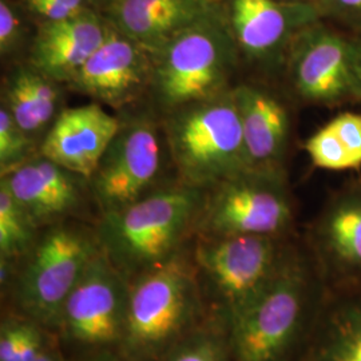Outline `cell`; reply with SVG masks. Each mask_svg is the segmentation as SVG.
<instances>
[{
    "label": "cell",
    "instance_id": "35",
    "mask_svg": "<svg viewBox=\"0 0 361 361\" xmlns=\"http://www.w3.org/2000/svg\"><path fill=\"white\" fill-rule=\"evenodd\" d=\"M90 3L92 4V3H94V0H90Z\"/></svg>",
    "mask_w": 361,
    "mask_h": 361
},
{
    "label": "cell",
    "instance_id": "14",
    "mask_svg": "<svg viewBox=\"0 0 361 361\" xmlns=\"http://www.w3.org/2000/svg\"><path fill=\"white\" fill-rule=\"evenodd\" d=\"M152 75V54L109 23L101 47L66 87L104 107L121 110L149 94Z\"/></svg>",
    "mask_w": 361,
    "mask_h": 361
},
{
    "label": "cell",
    "instance_id": "4",
    "mask_svg": "<svg viewBox=\"0 0 361 361\" xmlns=\"http://www.w3.org/2000/svg\"><path fill=\"white\" fill-rule=\"evenodd\" d=\"M150 54L149 95L162 116L231 90L241 63L221 4Z\"/></svg>",
    "mask_w": 361,
    "mask_h": 361
},
{
    "label": "cell",
    "instance_id": "1",
    "mask_svg": "<svg viewBox=\"0 0 361 361\" xmlns=\"http://www.w3.org/2000/svg\"><path fill=\"white\" fill-rule=\"evenodd\" d=\"M326 289L308 250L297 246L281 271L225 325L232 361H302Z\"/></svg>",
    "mask_w": 361,
    "mask_h": 361
},
{
    "label": "cell",
    "instance_id": "32",
    "mask_svg": "<svg viewBox=\"0 0 361 361\" xmlns=\"http://www.w3.org/2000/svg\"><path fill=\"white\" fill-rule=\"evenodd\" d=\"M56 1H61L63 4L75 7V8H87L91 4L90 0H56Z\"/></svg>",
    "mask_w": 361,
    "mask_h": 361
},
{
    "label": "cell",
    "instance_id": "8",
    "mask_svg": "<svg viewBox=\"0 0 361 361\" xmlns=\"http://www.w3.org/2000/svg\"><path fill=\"white\" fill-rule=\"evenodd\" d=\"M295 205L283 169L247 168L205 190L194 237H290Z\"/></svg>",
    "mask_w": 361,
    "mask_h": 361
},
{
    "label": "cell",
    "instance_id": "16",
    "mask_svg": "<svg viewBox=\"0 0 361 361\" xmlns=\"http://www.w3.org/2000/svg\"><path fill=\"white\" fill-rule=\"evenodd\" d=\"M0 183L42 229L75 216L90 193L89 180L39 153L0 176Z\"/></svg>",
    "mask_w": 361,
    "mask_h": 361
},
{
    "label": "cell",
    "instance_id": "28",
    "mask_svg": "<svg viewBox=\"0 0 361 361\" xmlns=\"http://www.w3.org/2000/svg\"><path fill=\"white\" fill-rule=\"evenodd\" d=\"M355 168L361 166V114L343 113L328 122Z\"/></svg>",
    "mask_w": 361,
    "mask_h": 361
},
{
    "label": "cell",
    "instance_id": "33",
    "mask_svg": "<svg viewBox=\"0 0 361 361\" xmlns=\"http://www.w3.org/2000/svg\"><path fill=\"white\" fill-rule=\"evenodd\" d=\"M286 1H302V3H313V4L317 3V0H286Z\"/></svg>",
    "mask_w": 361,
    "mask_h": 361
},
{
    "label": "cell",
    "instance_id": "11",
    "mask_svg": "<svg viewBox=\"0 0 361 361\" xmlns=\"http://www.w3.org/2000/svg\"><path fill=\"white\" fill-rule=\"evenodd\" d=\"M159 169L161 142L154 121L138 116L122 122L89 180L99 213L128 207L150 193Z\"/></svg>",
    "mask_w": 361,
    "mask_h": 361
},
{
    "label": "cell",
    "instance_id": "24",
    "mask_svg": "<svg viewBox=\"0 0 361 361\" xmlns=\"http://www.w3.org/2000/svg\"><path fill=\"white\" fill-rule=\"evenodd\" d=\"M161 361H232L226 329L219 322L207 319L170 349Z\"/></svg>",
    "mask_w": 361,
    "mask_h": 361
},
{
    "label": "cell",
    "instance_id": "31",
    "mask_svg": "<svg viewBox=\"0 0 361 361\" xmlns=\"http://www.w3.org/2000/svg\"><path fill=\"white\" fill-rule=\"evenodd\" d=\"M35 361H65L62 353L59 352V348L56 345V341H52L51 344L42 352Z\"/></svg>",
    "mask_w": 361,
    "mask_h": 361
},
{
    "label": "cell",
    "instance_id": "7",
    "mask_svg": "<svg viewBox=\"0 0 361 361\" xmlns=\"http://www.w3.org/2000/svg\"><path fill=\"white\" fill-rule=\"evenodd\" d=\"M7 289L15 313L55 332L63 304L102 250L95 229L67 221L43 228Z\"/></svg>",
    "mask_w": 361,
    "mask_h": 361
},
{
    "label": "cell",
    "instance_id": "10",
    "mask_svg": "<svg viewBox=\"0 0 361 361\" xmlns=\"http://www.w3.org/2000/svg\"><path fill=\"white\" fill-rule=\"evenodd\" d=\"M129 301V280L104 252L67 297L54 335L80 356L119 350Z\"/></svg>",
    "mask_w": 361,
    "mask_h": 361
},
{
    "label": "cell",
    "instance_id": "27",
    "mask_svg": "<svg viewBox=\"0 0 361 361\" xmlns=\"http://www.w3.org/2000/svg\"><path fill=\"white\" fill-rule=\"evenodd\" d=\"M27 25L20 8L13 0H0V56L8 59L22 50Z\"/></svg>",
    "mask_w": 361,
    "mask_h": 361
},
{
    "label": "cell",
    "instance_id": "17",
    "mask_svg": "<svg viewBox=\"0 0 361 361\" xmlns=\"http://www.w3.org/2000/svg\"><path fill=\"white\" fill-rule=\"evenodd\" d=\"M109 22L92 7L63 20L40 22L27 63L67 85L104 43Z\"/></svg>",
    "mask_w": 361,
    "mask_h": 361
},
{
    "label": "cell",
    "instance_id": "3",
    "mask_svg": "<svg viewBox=\"0 0 361 361\" xmlns=\"http://www.w3.org/2000/svg\"><path fill=\"white\" fill-rule=\"evenodd\" d=\"M207 319L193 258L182 250L130 280L125 332L118 352L130 361H161Z\"/></svg>",
    "mask_w": 361,
    "mask_h": 361
},
{
    "label": "cell",
    "instance_id": "23",
    "mask_svg": "<svg viewBox=\"0 0 361 361\" xmlns=\"http://www.w3.org/2000/svg\"><path fill=\"white\" fill-rule=\"evenodd\" d=\"M55 337L35 320L13 312L0 325V361H35Z\"/></svg>",
    "mask_w": 361,
    "mask_h": 361
},
{
    "label": "cell",
    "instance_id": "30",
    "mask_svg": "<svg viewBox=\"0 0 361 361\" xmlns=\"http://www.w3.org/2000/svg\"><path fill=\"white\" fill-rule=\"evenodd\" d=\"M77 361H130L121 355L118 350H107V352H98L80 356Z\"/></svg>",
    "mask_w": 361,
    "mask_h": 361
},
{
    "label": "cell",
    "instance_id": "18",
    "mask_svg": "<svg viewBox=\"0 0 361 361\" xmlns=\"http://www.w3.org/2000/svg\"><path fill=\"white\" fill-rule=\"evenodd\" d=\"M232 92L241 121L247 166L283 169L290 133L284 104L271 91L255 83H237Z\"/></svg>",
    "mask_w": 361,
    "mask_h": 361
},
{
    "label": "cell",
    "instance_id": "2",
    "mask_svg": "<svg viewBox=\"0 0 361 361\" xmlns=\"http://www.w3.org/2000/svg\"><path fill=\"white\" fill-rule=\"evenodd\" d=\"M205 189L178 182L101 214L95 234L104 256L128 280L168 262L194 235Z\"/></svg>",
    "mask_w": 361,
    "mask_h": 361
},
{
    "label": "cell",
    "instance_id": "21",
    "mask_svg": "<svg viewBox=\"0 0 361 361\" xmlns=\"http://www.w3.org/2000/svg\"><path fill=\"white\" fill-rule=\"evenodd\" d=\"M302 361H361V288L326 293Z\"/></svg>",
    "mask_w": 361,
    "mask_h": 361
},
{
    "label": "cell",
    "instance_id": "26",
    "mask_svg": "<svg viewBox=\"0 0 361 361\" xmlns=\"http://www.w3.org/2000/svg\"><path fill=\"white\" fill-rule=\"evenodd\" d=\"M313 166L331 171H344L355 168L345 149L338 142L335 131L326 123L304 143Z\"/></svg>",
    "mask_w": 361,
    "mask_h": 361
},
{
    "label": "cell",
    "instance_id": "5",
    "mask_svg": "<svg viewBox=\"0 0 361 361\" xmlns=\"http://www.w3.org/2000/svg\"><path fill=\"white\" fill-rule=\"evenodd\" d=\"M296 247L290 237L195 235L190 255L207 317L225 328L271 284Z\"/></svg>",
    "mask_w": 361,
    "mask_h": 361
},
{
    "label": "cell",
    "instance_id": "29",
    "mask_svg": "<svg viewBox=\"0 0 361 361\" xmlns=\"http://www.w3.org/2000/svg\"><path fill=\"white\" fill-rule=\"evenodd\" d=\"M316 6L324 19H331L361 35V0H317Z\"/></svg>",
    "mask_w": 361,
    "mask_h": 361
},
{
    "label": "cell",
    "instance_id": "12",
    "mask_svg": "<svg viewBox=\"0 0 361 361\" xmlns=\"http://www.w3.org/2000/svg\"><path fill=\"white\" fill-rule=\"evenodd\" d=\"M221 6L241 61L264 71L284 68L297 34L324 19L316 4L302 1L224 0Z\"/></svg>",
    "mask_w": 361,
    "mask_h": 361
},
{
    "label": "cell",
    "instance_id": "19",
    "mask_svg": "<svg viewBox=\"0 0 361 361\" xmlns=\"http://www.w3.org/2000/svg\"><path fill=\"white\" fill-rule=\"evenodd\" d=\"M216 6L207 0H111L104 6V16L118 31L154 52Z\"/></svg>",
    "mask_w": 361,
    "mask_h": 361
},
{
    "label": "cell",
    "instance_id": "25",
    "mask_svg": "<svg viewBox=\"0 0 361 361\" xmlns=\"http://www.w3.org/2000/svg\"><path fill=\"white\" fill-rule=\"evenodd\" d=\"M39 153L37 140L22 129L4 104L0 106V176Z\"/></svg>",
    "mask_w": 361,
    "mask_h": 361
},
{
    "label": "cell",
    "instance_id": "34",
    "mask_svg": "<svg viewBox=\"0 0 361 361\" xmlns=\"http://www.w3.org/2000/svg\"><path fill=\"white\" fill-rule=\"evenodd\" d=\"M209 3H213V4H222L224 0H207Z\"/></svg>",
    "mask_w": 361,
    "mask_h": 361
},
{
    "label": "cell",
    "instance_id": "15",
    "mask_svg": "<svg viewBox=\"0 0 361 361\" xmlns=\"http://www.w3.org/2000/svg\"><path fill=\"white\" fill-rule=\"evenodd\" d=\"M122 122L97 102L62 109L39 143V154L90 180Z\"/></svg>",
    "mask_w": 361,
    "mask_h": 361
},
{
    "label": "cell",
    "instance_id": "9",
    "mask_svg": "<svg viewBox=\"0 0 361 361\" xmlns=\"http://www.w3.org/2000/svg\"><path fill=\"white\" fill-rule=\"evenodd\" d=\"M284 70L304 104H361V35L338 31L320 19L293 39Z\"/></svg>",
    "mask_w": 361,
    "mask_h": 361
},
{
    "label": "cell",
    "instance_id": "22",
    "mask_svg": "<svg viewBox=\"0 0 361 361\" xmlns=\"http://www.w3.org/2000/svg\"><path fill=\"white\" fill-rule=\"evenodd\" d=\"M42 228L0 183V261L19 265L37 244Z\"/></svg>",
    "mask_w": 361,
    "mask_h": 361
},
{
    "label": "cell",
    "instance_id": "6",
    "mask_svg": "<svg viewBox=\"0 0 361 361\" xmlns=\"http://www.w3.org/2000/svg\"><path fill=\"white\" fill-rule=\"evenodd\" d=\"M232 89L164 116L162 129L180 183L207 190L249 168Z\"/></svg>",
    "mask_w": 361,
    "mask_h": 361
},
{
    "label": "cell",
    "instance_id": "13",
    "mask_svg": "<svg viewBox=\"0 0 361 361\" xmlns=\"http://www.w3.org/2000/svg\"><path fill=\"white\" fill-rule=\"evenodd\" d=\"M307 250L326 293L361 288V185L328 200L310 226Z\"/></svg>",
    "mask_w": 361,
    "mask_h": 361
},
{
    "label": "cell",
    "instance_id": "20",
    "mask_svg": "<svg viewBox=\"0 0 361 361\" xmlns=\"http://www.w3.org/2000/svg\"><path fill=\"white\" fill-rule=\"evenodd\" d=\"M61 83L42 74L30 63H18L3 79L1 104L22 129L37 140L47 133L62 111Z\"/></svg>",
    "mask_w": 361,
    "mask_h": 361
}]
</instances>
